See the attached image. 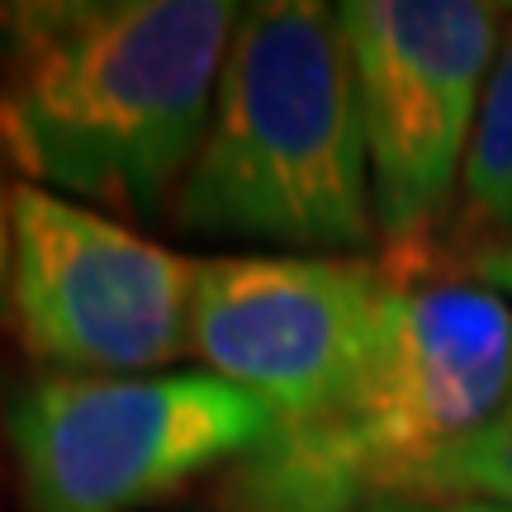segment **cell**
Listing matches in <instances>:
<instances>
[{"instance_id":"obj_7","label":"cell","mask_w":512,"mask_h":512,"mask_svg":"<svg viewBox=\"0 0 512 512\" xmlns=\"http://www.w3.org/2000/svg\"><path fill=\"white\" fill-rule=\"evenodd\" d=\"M403 280L356 256H204L195 356L275 422L328 399L375 347Z\"/></svg>"},{"instance_id":"obj_11","label":"cell","mask_w":512,"mask_h":512,"mask_svg":"<svg viewBox=\"0 0 512 512\" xmlns=\"http://www.w3.org/2000/svg\"><path fill=\"white\" fill-rule=\"evenodd\" d=\"M475 280L512 304V242H494L489 252L475 256Z\"/></svg>"},{"instance_id":"obj_1","label":"cell","mask_w":512,"mask_h":512,"mask_svg":"<svg viewBox=\"0 0 512 512\" xmlns=\"http://www.w3.org/2000/svg\"><path fill=\"white\" fill-rule=\"evenodd\" d=\"M242 10L223 0L0 5V147L53 195L157 214L214 110Z\"/></svg>"},{"instance_id":"obj_3","label":"cell","mask_w":512,"mask_h":512,"mask_svg":"<svg viewBox=\"0 0 512 512\" xmlns=\"http://www.w3.org/2000/svg\"><path fill=\"white\" fill-rule=\"evenodd\" d=\"M512 394V304L479 280L408 285L328 399L275 422L219 489L223 512H361Z\"/></svg>"},{"instance_id":"obj_6","label":"cell","mask_w":512,"mask_h":512,"mask_svg":"<svg viewBox=\"0 0 512 512\" xmlns=\"http://www.w3.org/2000/svg\"><path fill=\"white\" fill-rule=\"evenodd\" d=\"M351 72L384 238H418L456 200L508 29L484 0H347Z\"/></svg>"},{"instance_id":"obj_2","label":"cell","mask_w":512,"mask_h":512,"mask_svg":"<svg viewBox=\"0 0 512 512\" xmlns=\"http://www.w3.org/2000/svg\"><path fill=\"white\" fill-rule=\"evenodd\" d=\"M171 214L185 233L347 256L375 228L361 95L337 5H247Z\"/></svg>"},{"instance_id":"obj_4","label":"cell","mask_w":512,"mask_h":512,"mask_svg":"<svg viewBox=\"0 0 512 512\" xmlns=\"http://www.w3.org/2000/svg\"><path fill=\"white\" fill-rule=\"evenodd\" d=\"M271 432V408L209 370L43 375L5 403L29 512H138L195 475L233 470Z\"/></svg>"},{"instance_id":"obj_10","label":"cell","mask_w":512,"mask_h":512,"mask_svg":"<svg viewBox=\"0 0 512 512\" xmlns=\"http://www.w3.org/2000/svg\"><path fill=\"white\" fill-rule=\"evenodd\" d=\"M15 190L0 181V328H10V271H15Z\"/></svg>"},{"instance_id":"obj_8","label":"cell","mask_w":512,"mask_h":512,"mask_svg":"<svg viewBox=\"0 0 512 512\" xmlns=\"http://www.w3.org/2000/svg\"><path fill=\"white\" fill-rule=\"evenodd\" d=\"M460 200L484 228H494V233H503V242H512V10L494 57L489 91H484Z\"/></svg>"},{"instance_id":"obj_12","label":"cell","mask_w":512,"mask_h":512,"mask_svg":"<svg viewBox=\"0 0 512 512\" xmlns=\"http://www.w3.org/2000/svg\"><path fill=\"white\" fill-rule=\"evenodd\" d=\"M361 512H508L494 503H475V498H380Z\"/></svg>"},{"instance_id":"obj_9","label":"cell","mask_w":512,"mask_h":512,"mask_svg":"<svg viewBox=\"0 0 512 512\" xmlns=\"http://www.w3.org/2000/svg\"><path fill=\"white\" fill-rule=\"evenodd\" d=\"M399 498H475L512 512V394L470 437L427 460Z\"/></svg>"},{"instance_id":"obj_5","label":"cell","mask_w":512,"mask_h":512,"mask_svg":"<svg viewBox=\"0 0 512 512\" xmlns=\"http://www.w3.org/2000/svg\"><path fill=\"white\" fill-rule=\"evenodd\" d=\"M10 209V328L34 361L57 375L138 380L195 351V256L29 181Z\"/></svg>"}]
</instances>
